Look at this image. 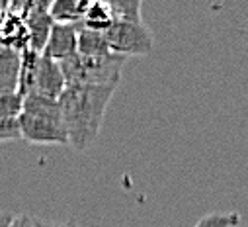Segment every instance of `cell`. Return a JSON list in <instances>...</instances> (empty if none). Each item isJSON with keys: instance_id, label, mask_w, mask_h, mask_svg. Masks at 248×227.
Instances as JSON below:
<instances>
[{"instance_id": "obj_1", "label": "cell", "mask_w": 248, "mask_h": 227, "mask_svg": "<svg viewBox=\"0 0 248 227\" xmlns=\"http://www.w3.org/2000/svg\"><path fill=\"white\" fill-rule=\"evenodd\" d=\"M115 88L113 84H67L59 106L73 149L86 151L96 141Z\"/></svg>"}, {"instance_id": "obj_2", "label": "cell", "mask_w": 248, "mask_h": 227, "mask_svg": "<svg viewBox=\"0 0 248 227\" xmlns=\"http://www.w3.org/2000/svg\"><path fill=\"white\" fill-rule=\"evenodd\" d=\"M20 139L37 145H69L59 100L45 96H26L18 116Z\"/></svg>"}, {"instance_id": "obj_3", "label": "cell", "mask_w": 248, "mask_h": 227, "mask_svg": "<svg viewBox=\"0 0 248 227\" xmlns=\"http://www.w3.org/2000/svg\"><path fill=\"white\" fill-rule=\"evenodd\" d=\"M125 57L108 53L98 57L86 55H73L69 59L61 61V71H63L67 84H119L121 71L125 65Z\"/></svg>"}, {"instance_id": "obj_4", "label": "cell", "mask_w": 248, "mask_h": 227, "mask_svg": "<svg viewBox=\"0 0 248 227\" xmlns=\"http://www.w3.org/2000/svg\"><path fill=\"white\" fill-rule=\"evenodd\" d=\"M109 51L121 57L149 55L155 45L153 32L143 22H113L106 32Z\"/></svg>"}, {"instance_id": "obj_5", "label": "cell", "mask_w": 248, "mask_h": 227, "mask_svg": "<svg viewBox=\"0 0 248 227\" xmlns=\"http://www.w3.org/2000/svg\"><path fill=\"white\" fill-rule=\"evenodd\" d=\"M78 32L80 24H53L49 32L43 55L61 63L78 53Z\"/></svg>"}, {"instance_id": "obj_6", "label": "cell", "mask_w": 248, "mask_h": 227, "mask_svg": "<svg viewBox=\"0 0 248 227\" xmlns=\"http://www.w3.org/2000/svg\"><path fill=\"white\" fill-rule=\"evenodd\" d=\"M22 53L12 47H0V92H18Z\"/></svg>"}, {"instance_id": "obj_7", "label": "cell", "mask_w": 248, "mask_h": 227, "mask_svg": "<svg viewBox=\"0 0 248 227\" xmlns=\"http://www.w3.org/2000/svg\"><path fill=\"white\" fill-rule=\"evenodd\" d=\"M90 2L86 0H59L49 6L53 24H80Z\"/></svg>"}, {"instance_id": "obj_8", "label": "cell", "mask_w": 248, "mask_h": 227, "mask_svg": "<svg viewBox=\"0 0 248 227\" xmlns=\"http://www.w3.org/2000/svg\"><path fill=\"white\" fill-rule=\"evenodd\" d=\"M113 24V16H111V10H109V4L108 2H90L86 12H84V18L80 22L82 28L86 30H94V32H106L109 26Z\"/></svg>"}, {"instance_id": "obj_9", "label": "cell", "mask_w": 248, "mask_h": 227, "mask_svg": "<svg viewBox=\"0 0 248 227\" xmlns=\"http://www.w3.org/2000/svg\"><path fill=\"white\" fill-rule=\"evenodd\" d=\"M78 53L86 55V57H98V55H108L109 45L106 39L104 32H94V30H86L80 26L78 32Z\"/></svg>"}, {"instance_id": "obj_10", "label": "cell", "mask_w": 248, "mask_h": 227, "mask_svg": "<svg viewBox=\"0 0 248 227\" xmlns=\"http://www.w3.org/2000/svg\"><path fill=\"white\" fill-rule=\"evenodd\" d=\"M108 4L113 16V22H143L141 20L143 4L139 0H111Z\"/></svg>"}, {"instance_id": "obj_11", "label": "cell", "mask_w": 248, "mask_h": 227, "mask_svg": "<svg viewBox=\"0 0 248 227\" xmlns=\"http://www.w3.org/2000/svg\"><path fill=\"white\" fill-rule=\"evenodd\" d=\"M240 223L238 211H213L203 215L194 227H236Z\"/></svg>"}, {"instance_id": "obj_12", "label": "cell", "mask_w": 248, "mask_h": 227, "mask_svg": "<svg viewBox=\"0 0 248 227\" xmlns=\"http://www.w3.org/2000/svg\"><path fill=\"white\" fill-rule=\"evenodd\" d=\"M24 98L18 92H0V120H18Z\"/></svg>"}, {"instance_id": "obj_13", "label": "cell", "mask_w": 248, "mask_h": 227, "mask_svg": "<svg viewBox=\"0 0 248 227\" xmlns=\"http://www.w3.org/2000/svg\"><path fill=\"white\" fill-rule=\"evenodd\" d=\"M20 139L18 120H0V143Z\"/></svg>"}, {"instance_id": "obj_14", "label": "cell", "mask_w": 248, "mask_h": 227, "mask_svg": "<svg viewBox=\"0 0 248 227\" xmlns=\"http://www.w3.org/2000/svg\"><path fill=\"white\" fill-rule=\"evenodd\" d=\"M10 227H37V225H35V217H30L26 213H18V215L14 213Z\"/></svg>"}, {"instance_id": "obj_15", "label": "cell", "mask_w": 248, "mask_h": 227, "mask_svg": "<svg viewBox=\"0 0 248 227\" xmlns=\"http://www.w3.org/2000/svg\"><path fill=\"white\" fill-rule=\"evenodd\" d=\"M35 225H37V227H80L77 221H67V223H49V221H41V219H35Z\"/></svg>"}, {"instance_id": "obj_16", "label": "cell", "mask_w": 248, "mask_h": 227, "mask_svg": "<svg viewBox=\"0 0 248 227\" xmlns=\"http://www.w3.org/2000/svg\"><path fill=\"white\" fill-rule=\"evenodd\" d=\"M12 219H14V213H10V211H0V227H10Z\"/></svg>"}]
</instances>
